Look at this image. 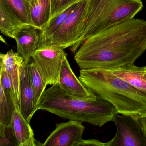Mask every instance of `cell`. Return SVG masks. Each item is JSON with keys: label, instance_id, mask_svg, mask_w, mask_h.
Wrapping results in <instances>:
<instances>
[{"label": "cell", "instance_id": "cell-18", "mask_svg": "<svg viewBox=\"0 0 146 146\" xmlns=\"http://www.w3.org/2000/svg\"><path fill=\"white\" fill-rule=\"evenodd\" d=\"M0 124L11 125L17 104L10 93L0 88Z\"/></svg>", "mask_w": 146, "mask_h": 146}, {"label": "cell", "instance_id": "cell-22", "mask_svg": "<svg viewBox=\"0 0 146 146\" xmlns=\"http://www.w3.org/2000/svg\"><path fill=\"white\" fill-rule=\"evenodd\" d=\"M0 146H18L11 125L7 126L0 124Z\"/></svg>", "mask_w": 146, "mask_h": 146}, {"label": "cell", "instance_id": "cell-6", "mask_svg": "<svg viewBox=\"0 0 146 146\" xmlns=\"http://www.w3.org/2000/svg\"><path fill=\"white\" fill-rule=\"evenodd\" d=\"M117 114L113 122L117 131L105 146H146V137L137 115Z\"/></svg>", "mask_w": 146, "mask_h": 146}, {"label": "cell", "instance_id": "cell-8", "mask_svg": "<svg viewBox=\"0 0 146 146\" xmlns=\"http://www.w3.org/2000/svg\"><path fill=\"white\" fill-rule=\"evenodd\" d=\"M81 122L69 120L57 123L55 129L51 132L41 146H76L83 140L85 127Z\"/></svg>", "mask_w": 146, "mask_h": 146}, {"label": "cell", "instance_id": "cell-27", "mask_svg": "<svg viewBox=\"0 0 146 146\" xmlns=\"http://www.w3.org/2000/svg\"><path fill=\"white\" fill-rule=\"evenodd\" d=\"M27 1H30V2H31V0H27Z\"/></svg>", "mask_w": 146, "mask_h": 146}, {"label": "cell", "instance_id": "cell-17", "mask_svg": "<svg viewBox=\"0 0 146 146\" xmlns=\"http://www.w3.org/2000/svg\"><path fill=\"white\" fill-rule=\"evenodd\" d=\"M31 22L33 26L42 30L50 20L51 17V0H39L31 7Z\"/></svg>", "mask_w": 146, "mask_h": 146}, {"label": "cell", "instance_id": "cell-5", "mask_svg": "<svg viewBox=\"0 0 146 146\" xmlns=\"http://www.w3.org/2000/svg\"><path fill=\"white\" fill-rule=\"evenodd\" d=\"M91 1L82 0L78 3L61 28L40 48L54 47L65 49L76 44L83 33Z\"/></svg>", "mask_w": 146, "mask_h": 146}, {"label": "cell", "instance_id": "cell-4", "mask_svg": "<svg viewBox=\"0 0 146 146\" xmlns=\"http://www.w3.org/2000/svg\"><path fill=\"white\" fill-rule=\"evenodd\" d=\"M143 7L141 0H91L83 33L71 48L75 54L82 43L114 25L134 18Z\"/></svg>", "mask_w": 146, "mask_h": 146}, {"label": "cell", "instance_id": "cell-11", "mask_svg": "<svg viewBox=\"0 0 146 146\" xmlns=\"http://www.w3.org/2000/svg\"><path fill=\"white\" fill-rule=\"evenodd\" d=\"M29 63L24 61L21 69L19 107L25 120L30 123L35 111V97L31 79Z\"/></svg>", "mask_w": 146, "mask_h": 146}, {"label": "cell", "instance_id": "cell-21", "mask_svg": "<svg viewBox=\"0 0 146 146\" xmlns=\"http://www.w3.org/2000/svg\"><path fill=\"white\" fill-rule=\"evenodd\" d=\"M82 1V0H51L50 20Z\"/></svg>", "mask_w": 146, "mask_h": 146}, {"label": "cell", "instance_id": "cell-19", "mask_svg": "<svg viewBox=\"0 0 146 146\" xmlns=\"http://www.w3.org/2000/svg\"><path fill=\"white\" fill-rule=\"evenodd\" d=\"M22 22L32 25L31 15V4L27 0H2Z\"/></svg>", "mask_w": 146, "mask_h": 146}, {"label": "cell", "instance_id": "cell-3", "mask_svg": "<svg viewBox=\"0 0 146 146\" xmlns=\"http://www.w3.org/2000/svg\"><path fill=\"white\" fill-rule=\"evenodd\" d=\"M78 78L95 94L111 103L119 114L146 111V94L106 69H81Z\"/></svg>", "mask_w": 146, "mask_h": 146}, {"label": "cell", "instance_id": "cell-1", "mask_svg": "<svg viewBox=\"0 0 146 146\" xmlns=\"http://www.w3.org/2000/svg\"><path fill=\"white\" fill-rule=\"evenodd\" d=\"M146 51V21L132 19L84 41L75 53L81 69L109 70L133 64Z\"/></svg>", "mask_w": 146, "mask_h": 146}, {"label": "cell", "instance_id": "cell-26", "mask_svg": "<svg viewBox=\"0 0 146 146\" xmlns=\"http://www.w3.org/2000/svg\"><path fill=\"white\" fill-rule=\"evenodd\" d=\"M39 1V0H31V5H36Z\"/></svg>", "mask_w": 146, "mask_h": 146}, {"label": "cell", "instance_id": "cell-7", "mask_svg": "<svg viewBox=\"0 0 146 146\" xmlns=\"http://www.w3.org/2000/svg\"><path fill=\"white\" fill-rule=\"evenodd\" d=\"M64 49L46 47L37 49L31 62L35 66L47 85L59 82L62 62L66 55Z\"/></svg>", "mask_w": 146, "mask_h": 146}, {"label": "cell", "instance_id": "cell-15", "mask_svg": "<svg viewBox=\"0 0 146 146\" xmlns=\"http://www.w3.org/2000/svg\"><path fill=\"white\" fill-rule=\"evenodd\" d=\"M25 25L2 0H0V30L3 35L14 39L17 31Z\"/></svg>", "mask_w": 146, "mask_h": 146}, {"label": "cell", "instance_id": "cell-25", "mask_svg": "<svg viewBox=\"0 0 146 146\" xmlns=\"http://www.w3.org/2000/svg\"><path fill=\"white\" fill-rule=\"evenodd\" d=\"M137 117L138 120L141 124L146 137V111L140 115H137Z\"/></svg>", "mask_w": 146, "mask_h": 146}, {"label": "cell", "instance_id": "cell-24", "mask_svg": "<svg viewBox=\"0 0 146 146\" xmlns=\"http://www.w3.org/2000/svg\"><path fill=\"white\" fill-rule=\"evenodd\" d=\"M105 146V143L102 142L99 140L96 139H89L82 140L80 142L77 144L76 146Z\"/></svg>", "mask_w": 146, "mask_h": 146}, {"label": "cell", "instance_id": "cell-2", "mask_svg": "<svg viewBox=\"0 0 146 146\" xmlns=\"http://www.w3.org/2000/svg\"><path fill=\"white\" fill-rule=\"evenodd\" d=\"M46 111L60 117L101 127L113 121L119 114L116 108L109 102L97 96L88 101L70 95L59 83L46 90L36 108Z\"/></svg>", "mask_w": 146, "mask_h": 146}, {"label": "cell", "instance_id": "cell-10", "mask_svg": "<svg viewBox=\"0 0 146 146\" xmlns=\"http://www.w3.org/2000/svg\"><path fill=\"white\" fill-rule=\"evenodd\" d=\"M40 31L30 25H24L16 31L14 39L17 44V51L24 61L30 63L34 53L39 49Z\"/></svg>", "mask_w": 146, "mask_h": 146}, {"label": "cell", "instance_id": "cell-20", "mask_svg": "<svg viewBox=\"0 0 146 146\" xmlns=\"http://www.w3.org/2000/svg\"><path fill=\"white\" fill-rule=\"evenodd\" d=\"M29 65L31 79L35 94V104L36 108L47 85L45 83L40 72L34 64L30 62Z\"/></svg>", "mask_w": 146, "mask_h": 146}, {"label": "cell", "instance_id": "cell-13", "mask_svg": "<svg viewBox=\"0 0 146 146\" xmlns=\"http://www.w3.org/2000/svg\"><path fill=\"white\" fill-rule=\"evenodd\" d=\"M12 127L18 146H37L34 131L30 123L25 120L20 112L19 105L16 106L13 117Z\"/></svg>", "mask_w": 146, "mask_h": 146}, {"label": "cell", "instance_id": "cell-16", "mask_svg": "<svg viewBox=\"0 0 146 146\" xmlns=\"http://www.w3.org/2000/svg\"><path fill=\"white\" fill-rule=\"evenodd\" d=\"M77 5L69 7L67 10L55 17L50 19L40 33L39 48L43 46L46 42L61 28L68 16L75 10Z\"/></svg>", "mask_w": 146, "mask_h": 146}, {"label": "cell", "instance_id": "cell-9", "mask_svg": "<svg viewBox=\"0 0 146 146\" xmlns=\"http://www.w3.org/2000/svg\"><path fill=\"white\" fill-rule=\"evenodd\" d=\"M60 85L70 95L88 101L95 100L97 96L78 78L65 56L62 62L59 80Z\"/></svg>", "mask_w": 146, "mask_h": 146}, {"label": "cell", "instance_id": "cell-14", "mask_svg": "<svg viewBox=\"0 0 146 146\" xmlns=\"http://www.w3.org/2000/svg\"><path fill=\"white\" fill-rule=\"evenodd\" d=\"M1 62L6 68L14 86L15 101L19 105V86L21 69L24 62L23 58L12 49L6 54H0Z\"/></svg>", "mask_w": 146, "mask_h": 146}, {"label": "cell", "instance_id": "cell-23", "mask_svg": "<svg viewBox=\"0 0 146 146\" xmlns=\"http://www.w3.org/2000/svg\"><path fill=\"white\" fill-rule=\"evenodd\" d=\"M0 66H1V72H0L1 87L5 91L9 92L15 101V90H14V86L11 77L7 70L5 66L2 63H0Z\"/></svg>", "mask_w": 146, "mask_h": 146}, {"label": "cell", "instance_id": "cell-12", "mask_svg": "<svg viewBox=\"0 0 146 146\" xmlns=\"http://www.w3.org/2000/svg\"><path fill=\"white\" fill-rule=\"evenodd\" d=\"M108 70L146 94V66L139 67L133 63Z\"/></svg>", "mask_w": 146, "mask_h": 146}]
</instances>
